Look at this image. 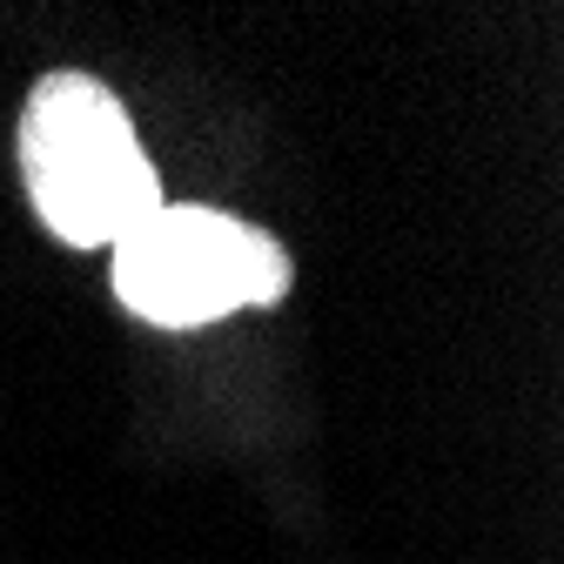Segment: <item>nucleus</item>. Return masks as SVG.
Masks as SVG:
<instances>
[{"mask_svg":"<svg viewBox=\"0 0 564 564\" xmlns=\"http://www.w3.org/2000/svg\"><path fill=\"white\" fill-rule=\"evenodd\" d=\"M115 296L155 329H202L236 310H275L290 296V256L223 208L162 202L115 242Z\"/></svg>","mask_w":564,"mask_h":564,"instance_id":"nucleus-2","label":"nucleus"},{"mask_svg":"<svg viewBox=\"0 0 564 564\" xmlns=\"http://www.w3.org/2000/svg\"><path fill=\"white\" fill-rule=\"evenodd\" d=\"M21 175L34 216L67 249H115L141 216L162 208L149 149L134 141L128 108L108 82L82 67H54L21 108Z\"/></svg>","mask_w":564,"mask_h":564,"instance_id":"nucleus-1","label":"nucleus"}]
</instances>
